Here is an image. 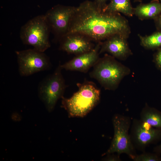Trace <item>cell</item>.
Instances as JSON below:
<instances>
[{
    "instance_id": "cell-1",
    "label": "cell",
    "mask_w": 161,
    "mask_h": 161,
    "mask_svg": "<svg viewBox=\"0 0 161 161\" xmlns=\"http://www.w3.org/2000/svg\"><path fill=\"white\" fill-rule=\"evenodd\" d=\"M131 32L128 20L120 13L104 11L86 0L76 7L66 34H81L99 42L115 35L128 38Z\"/></svg>"
},
{
    "instance_id": "cell-2",
    "label": "cell",
    "mask_w": 161,
    "mask_h": 161,
    "mask_svg": "<svg viewBox=\"0 0 161 161\" xmlns=\"http://www.w3.org/2000/svg\"><path fill=\"white\" fill-rule=\"evenodd\" d=\"M77 85L78 90L71 97H62V105L69 116L83 117L98 103L100 91L94 82L87 80Z\"/></svg>"
},
{
    "instance_id": "cell-3",
    "label": "cell",
    "mask_w": 161,
    "mask_h": 161,
    "mask_svg": "<svg viewBox=\"0 0 161 161\" xmlns=\"http://www.w3.org/2000/svg\"><path fill=\"white\" fill-rule=\"evenodd\" d=\"M130 72L129 67L110 55L105 54L99 58L89 75L105 89L114 91L118 88L122 80Z\"/></svg>"
},
{
    "instance_id": "cell-4",
    "label": "cell",
    "mask_w": 161,
    "mask_h": 161,
    "mask_svg": "<svg viewBox=\"0 0 161 161\" xmlns=\"http://www.w3.org/2000/svg\"><path fill=\"white\" fill-rule=\"evenodd\" d=\"M50 29L45 15L38 16L29 21L21 27L20 37L24 44L44 52L50 47L49 41Z\"/></svg>"
},
{
    "instance_id": "cell-5",
    "label": "cell",
    "mask_w": 161,
    "mask_h": 161,
    "mask_svg": "<svg viewBox=\"0 0 161 161\" xmlns=\"http://www.w3.org/2000/svg\"><path fill=\"white\" fill-rule=\"evenodd\" d=\"M114 130L113 137L105 154H125L132 160L137 154L129 133L131 121L128 116L120 114L114 115L112 119Z\"/></svg>"
},
{
    "instance_id": "cell-6",
    "label": "cell",
    "mask_w": 161,
    "mask_h": 161,
    "mask_svg": "<svg viewBox=\"0 0 161 161\" xmlns=\"http://www.w3.org/2000/svg\"><path fill=\"white\" fill-rule=\"evenodd\" d=\"M61 65L59 63L54 72L44 78L38 86L39 97L49 111L54 109L58 100L63 96L67 86Z\"/></svg>"
},
{
    "instance_id": "cell-7",
    "label": "cell",
    "mask_w": 161,
    "mask_h": 161,
    "mask_svg": "<svg viewBox=\"0 0 161 161\" xmlns=\"http://www.w3.org/2000/svg\"><path fill=\"white\" fill-rule=\"evenodd\" d=\"M44 52L34 49L16 51L20 75L27 76L49 69L51 64L49 57Z\"/></svg>"
},
{
    "instance_id": "cell-8",
    "label": "cell",
    "mask_w": 161,
    "mask_h": 161,
    "mask_svg": "<svg viewBox=\"0 0 161 161\" xmlns=\"http://www.w3.org/2000/svg\"><path fill=\"white\" fill-rule=\"evenodd\" d=\"M129 134L135 148L142 152L150 145L161 140V129L153 127L140 119L133 120Z\"/></svg>"
},
{
    "instance_id": "cell-9",
    "label": "cell",
    "mask_w": 161,
    "mask_h": 161,
    "mask_svg": "<svg viewBox=\"0 0 161 161\" xmlns=\"http://www.w3.org/2000/svg\"><path fill=\"white\" fill-rule=\"evenodd\" d=\"M76 7L58 5L45 15L51 29L61 38L68 32Z\"/></svg>"
},
{
    "instance_id": "cell-10",
    "label": "cell",
    "mask_w": 161,
    "mask_h": 161,
    "mask_svg": "<svg viewBox=\"0 0 161 161\" xmlns=\"http://www.w3.org/2000/svg\"><path fill=\"white\" fill-rule=\"evenodd\" d=\"M89 38L81 34H66L61 38L59 49L77 55L89 51L95 47Z\"/></svg>"
},
{
    "instance_id": "cell-11",
    "label": "cell",
    "mask_w": 161,
    "mask_h": 161,
    "mask_svg": "<svg viewBox=\"0 0 161 161\" xmlns=\"http://www.w3.org/2000/svg\"><path fill=\"white\" fill-rule=\"evenodd\" d=\"M100 42L90 51L76 55L72 59L61 65L62 69L86 73L97 62L99 58Z\"/></svg>"
},
{
    "instance_id": "cell-12",
    "label": "cell",
    "mask_w": 161,
    "mask_h": 161,
    "mask_svg": "<svg viewBox=\"0 0 161 161\" xmlns=\"http://www.w3.org/2000/svg\"><path fill=\"white\" fill-rule=\"evenodd\" d=\"M127 39L120 35H115L101 42L99 54L106 52L116 59L126 60L132 55Z\"/></svg>"
},
{
    "instance_id": "cell-13",
    "label": "cell",
    "mask_w": 161,
    "mask_h": 161,
    "mask_svg": "<svg viewBox=\"0 0 161 161\" xmlns=\"http://www.w3.org/2000/svg\"><path fill=\"white\" fill-rule=\"evenodd\" d=\"M161 13V2L153 0L147 3H141L134 8V14L141 20H154Z\"/></svg>"
},
{
    "instance_id": "cell-14",
    "label": "cell",
    "mask_w": 161,
    "mask_h": 161,
    "mask_svg": "<svg viewBox=\"0 0 161 161\" xmlns=\"http://www.w3.org/2000/svg\"><path fill=\"white\" fill-rule=\"evenodd\" d=\"M140 119L153 127L161 129V112L147 104L140 112Z\"/></svg>"
},
{
    "instance_id": "cell-15",
    "label": "cell",
    "mask_w": 161,
    "mask_h": 161,
    "mask_svg": "<svg viewBox=\"0 0 161 161\" xmlns=\"http://www.w3.org/2000/svg\"><path fill=\"white\" fill-rule=\"evenodd\" d=\"M103 10L108 12L121 13L128 17L134 15V8L130 0H110Z\"/></svg>"
},
{
    "instance_id": "cell-16",
    "label": "cell",
    "mask_w": 161,
    "mask_h": 161,
    "mask_svg": "<svg viewBox=\"0 0 161 161\" xmlns=\"http://www.w3.org/2000/svg\"><path fill=\"white\" fill-rule=\"evenodd\" d=\"M140 45L148 49H157L161 47V31L157 30L148 35H138Z\"/></svg>"
},
{
    "instance_id": "cell-17",
    "label": "cell",
    "mask_w": 161,
    "mask_h": 161,
    "mask_svg": "<svg viewBox=\"0 0 161 161\" xmlns=\"http://www.w3.org/2000/svg\"><path fill=\"white\" fill-rule=\"evenodd\" d=\"M132 160L134 161H161V157L154 152L145 151L140 154H137Z\"/></svg>"
},
{
    "instance_id": "cell-18",
    "label": "cell",
    "mask_w": 161,
    "mask_h": 161,
    "mask_svg": "<svg viewBox=\"0 0 161 161\" xmlns=\"http://www.w3.org/2000/svg\"><path fill=\"white\" fill-rule=\"evenodd\" d=\"M153 61L157 69L161 71V47L154 54Z\"/></svg>"
},
{
    "instance_id": "cell-19",
    "label": "cell",
    "mask_w": 161,
    "mask_h": 161,
    "mask_svg": "<svg viewBox=\"0 0 161 161\" xmlns=\"http://www.w3.org/2000/svg\"><path fill=\"white\" fill-rule=\"evenodd\" d=\"M107 156L104 159L105 161H120L121 160L120 157V155L117 154V155L112 153L107 154Z\"/></svg>"
},
{
    "instance_id": "cell-20",
    "label": "cell",
    "mask_w": 161,
    "mask_h": 161,
    "mask_svg": "<svg viewBox=\"0 0 161 161\" xmlns=\"http://www.w3.org/2000/svg\"><path fill=\"white\" fill-rule=\"evenodd\" d=\"M154 20L157 30L161 31V13Z\"/></svg>"
},
{
    "instance_id": "cell-21",
    "label": "cell",
    "mask_w": 161,
    "mask_h": 161,
    "mask_svg": "<svg viewBox=\"0 0 161 161\" xmlns=\"http://www.w3.org/2000/svg\"><path fill=\"white\" fill-rule=\"evenodd\" d=\"M109 0H95L94 1L99 8L103 9L106 6L107 2Z\"/></svg>"
},
{
    "instance_id": "cell-22",
    "label": "cell",
    "mask_w": 161,
    "mask_h": 161,
    "mask_svg": "<svg viewBox=\"0 0 161 161\" xmlns=\"http://www.w3.org/2000/svg\"><path fill=\"white\" fill-rule=\"evenodd\" d=\"M153 152L157 154L161 155V143L160 144L154 147Z\"/></svg>"
},
{
    "instance_id": "cell-23",
    "label": "cell",
    "mask_w": 161,
    "mask_h": 161,
    "mask_svg": "<svg viewBox=\"0 0 161 161\" xmlns=\"http://www.w3.org/2000/svg\"><path fill=\"white\" fill-rule=\"evenodd\" d=\"M135 2H141L143 0H134Z\"/></svg>"
},
{
    "instance_id": "cell-24",
    "label": "cell",
    "mask_w": 161,
    "mask_h": 161,
    "mask_svg": "<svg viewBox=\"0 0 161 161\" xmlns=\"http://www.w3.org/2000/svg\"><path fill=\"white\" fill-rule=\"evenodd\" d=\"M160 1L161 2V0H160Z\"/></svg>"
}]
</instances>
